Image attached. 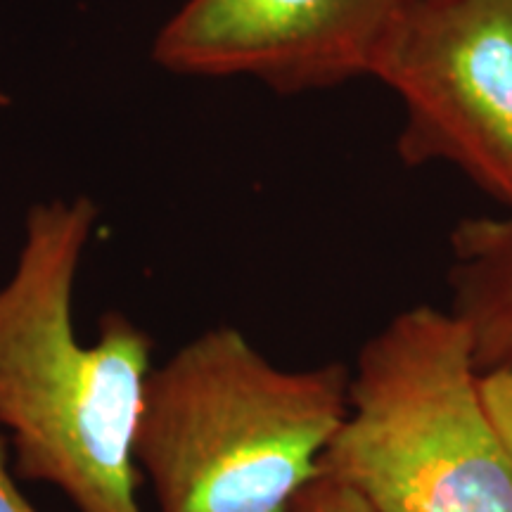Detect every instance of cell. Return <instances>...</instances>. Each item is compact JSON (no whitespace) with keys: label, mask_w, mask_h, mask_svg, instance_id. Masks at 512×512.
Instances as JSON below:
<instances>
[{"label":"cell","mask_w":512,"mask_h":512,"mask_svg":"<svg viewBox=\"0 0 512 512\" xmlns=\"http://www.w3.org/2000/svg\"><path fill=\"white\" fill-rule=\"evenodd\" d=\"M411 0H185L152 46L183 76H252L280 95L373 76Z\"/></svg>","instance_id":"5b68a950"},{"label":"cell","mask_w":512,"mask_h":512,"mask_svg":"<svg viewBox=\"0 0 512 512\" xmlns=\"http://www.w3.org/2000/svg\"><path fill=\"white\" fill-rule=\"evenodd\" d=\"M320 472L375 512H512V456L451 311L415 304L358 349Z\"/></svg>","instance_id":"3957f363"},{"label":"cell","mask_w":512,"mask_h":512,"mask_svg":"<svg viewBox=\"0 0 512 512\" xmlns=\"http://www.w3.org/2000/svg\"><path fill=\"white\" fill-rule=\"evenodd\" d=\"M373 79L406 110L403 164L456 166L512 216V0H411Z\"/></svg>","instance_id":"277c9868"},{"label":"cell","mask_w":512,"mask_h":512,"mask_svg":"<svg viewBox=\"0 0 512 512\" xmlns=\"http://www.w3.org/2000/svg\"><path fill=\"white\" fill-rule=\"evenodd\" d=\"M482 396L512 456V370L482 373Z\"/></svg>","instance_id":"ba28073f"},{"label":"cell","mask_w":512,"mask_h":512,"mask_svg":"<svg viewBox=\"0 0 512 512\" xmlns=\"http://www.w3.org/2000/svg\"><path fill=\"white\" fill-rule=\"evenodd\" d=\"M0 105H8V98H5L3 91H0Z\"/></svg>","instance_id":"30bf717a"},{"label":"cell","mask_w":512,"mask_h":512,"mask_svg":"<svg viewBox=\"0 0 512 512\" xmlns=\"http://www.w3.org/2000/svg\"><path fill=\"white\" fill-rule=\"evenodd\" d=\"M448 252V311L470 332L477 370H512V216L458 221Z\"/></svg>","instance_id":"8992f818"},{"label":"cell","mask_w":512,"mask_h":512,"mask_svg":"<svg viewBox=\"0 0 512 512\" xmlns=\"http://www.w3.org/2000/svg\"><path fill=\"white\" fill-rule=\"evenodd\" d=\"M347 363L283 370L233 325L152 366L133 456L159 512H290L349 413Z\"/></svg>","instance_id":"7a4b0ae2"},{"label":"cell","mask_w":512,"mask_h":512,"mask_svg":"<svg viewBox=\"0 0 512 512\" xmlns=\"http://www.w3.org/2000/svg\"><path fill=\"white\" fill-rule=\"evenodd\" d=\"M0 512H38L17 486L15 470L10 467V444L0 430Z\"/></svg>","instance_id":"9c48e42d"},{"label":"cell","mask_w":512,"mask_h":512,"mask_svg":"<svg viewBox=\"0 0 512 512\" xmlns=\"http://www.w3.org/2000/svg\"><path fill=\"white\" fill-rule=\"evenodd\" d=\"M290 512H375L349 484L318 472V477L297 496Z\"/></svg>","instance_id":"52a82bcc"},{"label":"cell","mask_w":512,"mask_h":512,"mask_svg":"<svg viewBox=\"0 0 512 512\" xmlns=\"http://www.w3.org/2000/svg\"><path fill=\"white\" fill-rule=\"evenodd\" d=\"M98 221L88 197L29 209L0 285V430L15 475L60 489L76 512H145L133 446L155 342L119 311L95 342L74 328V283Z\"/></svg>","instance_id":"6da1fadb"}]
</instances>
